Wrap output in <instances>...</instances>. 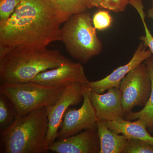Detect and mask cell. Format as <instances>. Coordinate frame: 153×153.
<instances>
[{
    "instance_id": "obj_6",
    "label": "cell",
    "mask_w": 153,
    "mask_h": 153,
    "mask_svg": "<svg viewBox=\"0 0 153 153\" xmlns=\"http://www.w3.org/2000/svg\"><path fill=\"white\" fill-rule=\"evenodd\" d=\"M120 89L126 115L136 106H145L152 91V80L146 64H140L121 81Z\"/></svg>"
},
{
    "instance_id": "obj_11",
    "label": "cell",
    "mask_w": 153,
    "mask_h": 153,
    "mask_svg": "<svg viewBox=\"0 0 153 153\" xmlns=\"http://www.w3.org/2000/svg\"><path fill=\"white\" fill-rule=\"evenodd\" d=\"M48 150L56 153H99L100 144L97 127L55 140L49 146Z\"/></svg>"
},
{
    "instance_id": "obj_7",
    "label": "cell",
    "mask_w": 153,
    "mask_h": 153,
    "mask_svg": "<svg viewBox=\"0 0 153 153\" xmlns=\"http://www.w3.org/2000/svg\"><path fill=\"white\" fill-rule=\"evenodd\" d=\"M91 91L83 86V102L79 109L68 108L60 125L57 139L62 140L97 126V118L90 99Z\"/></svg>"
},
{
    "instance_id": "obj_13",
    "label": "cell",
    "mask_w": 153,
    "mask_h": 153,
    "mask_svg": "<svg viewBox=\"0 0 153 153\" xmlns=\"http://www.w3.org/2000/svg\"><path fill=\"white\" fill-rule=\"evenodd\" d=\"M106 125L111 131L123 135L128 139L142 140L153 145V136L149 133L146 123L140 119L132 121L120 118L106 122Z\"/></svg>"
},
{
    "instance_id": "obj_22",
    "label": "cell",
    "mask_w": 153,
    "mask_h": 153,
    "mask_svg": "<svg viewBox=\"0 0 153 153\" xmlns=\"http://www.w3.org/2000/svg\"><path fill=\"white\" fill-rule=\"evenodd\" d=\"M21 0H0V24L8 20Z\"/></svg>"
},
{
    "instance_id": "obj_14",
    "label": "cell",
    "mask_w": 153,
    "mask_h": 153,
    "mask_svg": "<svg viewBox=\"0 0 153 153\" xmlns=\"http://www.w3.org/2000/svg\"><path fill=\"white\" fill-rule=\"evenodd\" d=\"M97 127L100 144L99 153L123 152L128 140L124 135L111 131L105 121L97 120Z\"/></svg>"
},
{
    "instance_id": "obj_1",
    "label": "cell",
    "mask_w": 153,
    "mask_h": 153,
    "mask_svg": "<svg viewBox=\"0 0 153 153\" xmlns=\"http://www.w3.org/2000/svg\"><path fill=\"white\" fill-rule=\"evenodd\" d=\"M70 17L51 0H21L8 20L0 24V58L14 49L61 41V25Z\"/></svg>"
},
{
    "instance_id": "obj_17",
    "label": "cell",
    "mask_w": 153,
    "mask_h": 153,
    "mask_svg": "<svg viewBox=\"0 0 153 153\" xmlns=\"http://www.w3.org/2000/svg\"><path fill=\"white\" fill-rule=\"evenodd\" d=\"M87 9L94 7L103 9L114 13L125 10L129 0H82Z\"/></svg>"
},
{
    "instance_id": "obj_3",
    "label": "cell",
    "mask_w": 153,
    "mask_h": 153,
    "mask_svg": "<svg viewBox=\"0 0 153 153\" xmlns=\"http://www.w3.org/2000/svg\"><path fill=\"white\" fill-rule=\"evenodd\" d=\"M48 129L46 107L25 116L17 115L13 123L1 131V153H47L45 141Z\"/></svg>"
},
{
    "instance_id": "obj_16",
    "label": "cell",
    "mask_w": 153,
    "mask_h": 153,
    "mask_svg": "<svg viewBox=\"0 0 153 153\" xmlns=\"http://www.w3.org/2000/svg\"><path fill=\"white\" fill-rule=\"evenodd\" d=\"M17 116L12 102L7 97L0 94V129L1 131L9 127Z\"/></svg>"
},
{
    "instance_id": "obj_19",
    "label": "cell",
    "mask_w": 153,
    "mask_h": 153,
    "mask_svg": "<svg viewBox=\"0 0 153 153\" xmlns=\"http://www.w3.org/2000/svg\"><path fill=\"white\" fill-rule=\"evenodd\" d=\"M129 4L136 9L137 12L139 14L142 21L145 32V36H142L140 38V39L142 41L145 46L147 47L151 50L153 55V36L146 23L145 19L146 14L144 10V7L143 4V0H129Z\"/></svg>"
},
{
    "instance_id": "obj_4",
    "label": "cell",
    "mask_w": 153,
    "mask_h": 153,
    "mask_svg": "<svg viewBox=\"0 0 153 153\" xmlns=\"http://www.w3.org/2000/svg\"><path fill=\"white\" fill-rule=\"evenodd\" d=\"M92 22L86 11L72 15L61 27V41L67 52L84 64L99 55L103 47Z\"/></svg>"
},
{
    "instance_id": "obj_20",
    "label": "cell",
    "mask_w": 153,
    "mask_h": 153,
    "mask_svg": "<svg viewBox=\"0 0 153 153\" xmlns=\"http://www.w3.org/2000/svg\"><path fill=\"white\" fill-rule=\"evenodd\" d=\"M123 153H153V145L142 140L128 139Z\"/></svg>"
},
{
    "instance_id": "obj_10",
    "label": "cell",
    "mask_w": 153,
    "mask_h": 153,
    "mask_svg": "<svg viewBox=\"0 0 153 153\" xmlns=\"http://www.w3.org/2000/svg\"><path fill=\"white\" fill-rule=\"evenodd\" d=\"M148 48L141 41L133 57L127 64L115 69L103 79L96 81H88L85 86L91 91L99 94L103 93L111 88H120L121 81L126 75L152 55L151 50Z\"/></svg>"
},
{
    "instance_id": "obj_8",
    "label": "cell",
    "mask_w": 153,
    "mask_h": 153,
    "mask_svg": "<svg viewBox=\"0 0 153 153\" xmlns=\"http://www.w3.org/2000/svg\"><path fill=\"white\" fill-rule=\"evenodd\" d=\"M83 86L76 82L67 86L57 102L46 107L48 129L45 148L47 151L49 146L58 137V131L66 110L71 105L79 104L83 100Z\"/></svg>"
},
{
    "instance_id": "obj_18",
    "label": "cell",
    "mask_w": 153,
    "mask_h": 153,
    "mask_svg": "<svg viewBox=\"0 0 153 153\" xmlns=\"http://www.w3.org/2000/svg\"><path fill=\"white\" fill-rule=\"evenodd\" d=\"M52 4L63 13L71 16L88 10L82 0H51Z\"/></svg>"
},
{
    "instance_id": "obj_15",
    "label": "cell",
    "mask_w": 153,
    "mask_h": 153,
    "mask_svg": "<svg viewBox=\"0 0 153 153\" xmlns=\"http://www.w3.org/2000/svg\"><path fill=\"white\" fill-rule=\"evenodd\" d=\"M147 66L152 80V91L149 99L143 108L137 112L128 113L126 115V120L133 121L140 119L146 123L148 131L153 135V55L144 61Z\"/></svg>"
},
{
    "instance_id": "obj_24",
    "label": "cell",
    "mask_w": 153,
    "mask_h": 153,
    "mask_svg": "<svg viewBox=\"0 0 153 153\" xmlns=\"http://www.w3.org/2000/svg\"><path fill=\"white\" fill-rule=\"evenodd\" d=\"M152 4H153V0L152 1Z\"/></svg>"
},
{
    "instance_id": "obj_9",
    "label": "cell",
    "mask_w": 153,
    "mask_h": 153,
    "mask_svg": "<svg viewBox=\"0 0 153 153\" xmlns=\"http://www.w3.org/2000/svg\"><path fill=\"white\" fill-rule=\"evenodd\" d=\"M81 63L71 62L39 73L30 82L54 88H65L73 84L85 85L88 82Z\"/></svg>"
},
{
    "instance_id": "obj_12",
    "label": "cell",
    "mask_w": 153,
    "mask_h": 153,
    "mask_svg": "<svg viewBox=\"0 0 153 153\" xmlns=\"http://www.w3.org/2000/svg\"><path fill=\"white\" fill-rule=\"evenodd\" d=\"M105 94L91 91L90 99L96 113L97 120L105 122L124 118L126 114L120 88H111Z\"/></svg>"
},
{
    "instance_id": "obj_23",
    "label": "cell",
    "mask_w": 153,
    "mask_h": 153,
    "mask_svg": "<svg viewBox=\"0 0 153 153\" xmlns=\"http://www.w3.org/2000/svg\"><path fill=\"white\" fill-rule=\"evenodd\" d=\"M147 16L149 19H152L153 20V4L152 7L148 11Z\"/></svg>"
},
{
    "instance_id": "obj_21",
    "label": "cell",
    "mask_w": 153,
    "mask_h": 153,
    "mask_svg": "<svg viewBox=\"0 0 153 153\" xmlns=\"http://www.w3.org/2000/svg\"><path fill=\"white\" fill-rule=\"evenodd\" d=\"M92 21L96 30L101 31L108 29L111 26L113 19L108 10H100L94 14Z\"/></svg>"
},
{
    "instance_id": "obj_2",
    "label": "cell",
    "mask_w": 153,
    "mask_h": 153,
    "mask_svg": "<svg viewBox=\"0 0 153 153\" xmlns=\"http://www.w3.org/2000/svg\"><path fill=\"white\" fill-rule=\"evenodd\" d=\"M71 62L57 49L44 47L11 50L0 58L1 84L30 82L43 71Z\"/></svg>"
},
{
    "instance_id": "obj_5",
    "label": "cell",
    "mask_w": 153,
    "mask_h": 153,
    "mask_svg": "<svg viewBox=\"0 0 153 153\" xmlns=\"http://www.w3.org/2000/svg\"><path fill=\"white\" fill-rule=\"evenodd\" d=\"M65 88H54L29 82L17 84H1L0 94L13 103L17 115L25 116L36 110L55 104Z\"/></svg>"
}]
</instances>
